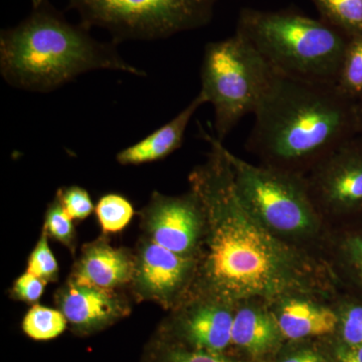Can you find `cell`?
<instances>
[{
    "instance_id": "6da1fadb",
    "label": "cell",
    "mask_w": 362,
    "mask_h": 362,
    "mask_svg": "<svg viewBox=\"0 0 362 362\" xmlns=\"http://www.w3.org/2000/svg\"><path fill=\"white\" fill-rule=\"evenodd\" d=\"M199 130L211 151L189 183L204 209L206 235L188 296L233 305L252 299L272 303L293 294L334 299L341 282L330 262L259 223L240 199L223 142Z\"/></svg>"
},
{
    "instance_id": "e0dca14e",
    "label": "cell",
    "mask_w": 362,
    "mask_h": 362,
    "mask_svg": "<svg viewBox=\"0 0 362 362\" xmlns=\"http://www.w3.org/2000/svg\"><path fill=\"white\" fill-rule=\"evenodd\" d=\"M347 225L329 233V262L340 282L362 296V223L358 221Z\"/></svg>"
},
{
    "instance_id": "30bf717a",
    "label": "cell",
    "mask_w": 362,
    "mask_h": 362,
    "mask_svg": "<svg viewBox=\"0 0 362 362\" xmlns=\"http://www.w3.org/2000/svg\"><path fill=\"white\" fill-rule=\"evenodd\" d=\"M197 261L147 240L135 259L132 279L135 290L140 297L163 306L180 305L194 285Z\"/></svg>"
},
{
    "instance_id": "cb8c5ba5",
    "label": "cell",
    "mask_w": 362,
    "mask_h": 362,
    "mask_svg": "<svg viewBox=\"0 0 362 362\" xmlns=\"http://www.w3.org/2000/svg\"><path fill=\"white\" fill-rule=\"evenodd\" d=\"M45 230L65 246L71 247L73 245L75 235L73 220L66 213L58 199L47 207L45 216Z\"/></svg>"
},
{
    "instance_id": "ffe728a7",
    "label": "cell",
    "mask_w": 362,
    "mask_h": 362,
    "mask_svg": "<svg viewBox=\"0 0 362 362\" xmlns=\"http://www.w3.org/2000/svg\"><path fill=\"white\" fill-rule=\"evenodd\" d=\"M333 305L338 317V341L362 345V296L356 293L338 294Z\"/></svg>"
},
{
    "instance_id": "5b68a950",
    "label": "cell",
    "mask_w": 362,
    "mask_h": 362,
    "mask_svg": "<svg viewBox=\"0 0 362 362\" xmlns=\"http://www.w3.org/2000/svg\"><path fill=\"white\" fill-rule=\"evenodd\" d=\"M223 150L240 199L272 235L313 252L327 244V221L314 204L305 176L255 165Z\"/></svg>"
},
{
    "instance_id": "7402d4cb",
    "label": "cell",
    "mask_w": 362,
    "mask_h": 362,
    "mask_svg": "<svg viewBox=\"0 0 362 362\" xmlns=\"http://www.w3.org/2000/svg\"><path fill=\"white\" fill-rule=\"evenodd\" d=\"M95 211L105 233L121 232L129 225L134 216L132 204L123 195L117 194L103 195L98 202Z\"/></svg>"
},
{
    "instance_id": "d6986e66",
    "label": "cell",
    "mask_w": 362,
    "mask_h": 362,
    "mask_svg": "<svg viewBox=\"0 0 362 362\" xmlns=\"http://www.w3.org/2000/svg\"><path fill=\"white\" fill-rule=\"evenodd\" d=\"M337 87L343 96L356 103L362 99V35L349 37Z\"/></svg>"
},
{
    "instance_id": "83f0119b",
    "label": "cell",
    "mask_w": 362,
    "mask_h": 362,
    "mask_svg": "<svg viewBox=\"0 0 362 362\" xmlns=\"http://www.w3.org/2000/svg\"><path fill=\"white\" fill-rule=\"evenodd\" d=\"M277 362H332L329 357L311 345H297L286 350L277 359Z\"/></svg>"
},
{
    "instance_id": "8992f818",
    "label": "cell",
    "mask_w": 362,
    "mask_h": 362,
    "mask_svg": "<svg viewBox=\"0 0 362 362\" xmlns=\"http://www.w3.org/2000/svg\"><path fill=\"white\" fill-rule=\"evenodd\" d=\"M276 71L240 33L204 47L199 93L214 113V137L232 132L245 116L254 115Z\"/></svg>"
},
{
    "instance_id": "44dd1931",
    "label": "cell",
    "mask_w": 362,
    "mask_h": 362,
    "mask_svg": "<svg viewBox=\"0 0 362 362\" xmlns=\"http://www.w3.org/2000/svg\"><path fill=\"white\" fill-rule=\"evenodd\" d=\"M66 323L61 310L35 305L23 318V330L33 340L47 341L59 337L66 330Z\"/></svg>"
},
{
    "instance_id": "ba28073f",
    "label": "cell",
    "mask_w": 362,
    "mask_h": 362,
    "mask_svg": "<svg viewBox=\"0 0 362 362\" xmlns=\"http://www.w3.org/2000/svg\"><path fill=\"white\" fill-rule=\"evenodd\" d=\"M326 221L342 225L362 218V134L330 152L305 175Z\"/></svg>"
},
{
    "instance_id": "f546056e",
    "label": "cell",
    "mask_w": 362,
    "mask_h": 362,
    "mask_svg": "<svg viewBox=\"0 0 362 362\" xmlns=\"http://www.w3.org/2000/svg\"><path fill=\"white\" fill-rule=\"evenodd\" d=\"M356 108L357 115H358L359 130H361V134H362V99L357 102Z\"/></svg>"
},
{
    "instance_id": "3957f363",
    "label": "cell",
    "mask_w": 362,
    "mask_h": 362,
    "mask_svg": "<svg viewBox=\"0 0 362 362\" xmlns=\"http://www.w3.org/2000/svg\"><path fill=\"white\" fill-rule=\"evenodd\" d=\"M115 42H101L73 25L49 0H33L28 18L0 33V74L16 89L49 93L89 71L146 73L121 57Z\"/></svg>"
},
{
    "instance_id": "484cf974",
    "label": "cell",
    "mask_w": 362,
    "mask_h": 362,
    "mask_svg": "<svg viewBox=\"0 0 362 362\" xmlns=\"http://www.w3.org/2000/svg\"><path fill=\"white\" fill-rule=\"evenodd\" d=\"M57 199L71 220H85L95 209L89 192L77 185L62 188L57 194Z\"/></svg>"
},
{
    "instance_id": "52a82bcc",
    "label": "cell",
    "mask_w": 362,
    "mask_h": 362,
    "mask_svg": "<svg viewBox=\"0 0 362 362\" xmlns=\"http://www.w3.org/2000/svg\"><path fill=\"white\" fill-rule=\"evenodd\" d=\"M216 0H69L90 30L105 28L116 44L128 40L168 39L206 25Z\"/></svg>"
},
{
    "instance_id": "5bb4252c",
    "label": "cell",
    "mask_w": 362,
    "mask_h": 362,
    "mask_svg": "<svg viewBox=\"0 0 362 362\" xmlns=\"http://www.w3.org/2000/svg\"><path fill=\"white\" fill-rule=\"evenodd\" d=\"M284 340L268 302L252 299L235 304L233 346L252 357H263L278 351Z\"/></svg>"
},
{
    "instance_id": "9a60e30c",
    "label": "cell",
    "mask_w": 362,
    "mask_h": 362,
    "mask_svg": "<svg viewBox=\"0 0 362 362\" xmlns=\"http://www.w3.org/2000/svg\"><path fill=\"white\" fill-rule=\"evenodd\" d=\"M206 104L199 93L189 104L160 128L150 133L140 141L121 150L116 160L122 165H142L160 161L182 146L188 124L199 107Z\"/></svg>"
},
{
    "instance_id": "f1b7e54d",
    "label": "cell",
    "mask_w": 362,
    "mask_h": 362,
    "mask_svg": "<svg viewBox=\"0 0 362 362\" xmlns=\"http://www.w3.org/2000/svg\"><path fill=\"white\" fill-rule=\"evenodd\" d=\"M332 362H362V345H349L340 341L331 352Z\"/></svg>"
},
{
    "instance_id": "ac0fdd59",
    "label": "cell",
    "mask_w": 362,
    "mask_h": 362,
    "mask_svg": "<svg viewBox=\"0 0 362 362\" xmlns=\"http://www.w3.org/2000/svg\"><path fill=\"white\" fill-rule=\"evenodd\" d=\"M321 20L351 37L362 35V0H311Z\"/></svg>"
},
{
    "instance_id": "d4e9b609",
    "label": "cell",
    "mask_w": 362,
    "mask_h": 362,
    "mask_svg": "<svg viewBox=\"0 0 362 362\" xmlns=\"http://www.w3.org/2000/svg\"><path fill=\"white\" fill-rule=\"evenodd\" d=\"M156 354L154 362H235L223 354L192 349L187 345H166Z\"/></svg>"
},
{
    "instance_id": "7c38bea8",
    "label": "cell",
    "mask_w": 362,
    "mask_h": 362,
    "mask_svg": "<svg viewBox=\"0 0 362 362\" xmlns=\"http://www.w3.org/2000/svg\"><path fill=\"white\" fill-rule=\"evenodd\" d=\"M269 304L285 340L301 341L337 333L338 317L333 299L293 294Z\"/></svg>"
},
{
    "instance_id": "4316f807",
    "label": "cell",
    "mask_w": 362,
    "mask_h": 362,
    "mask_svg": "<svg viewBox=\"0 0 362 362\" xmlns=\"http://www.w3.org/2000/svg\"><path fill=\"white\" fill-rule=\"evenodd\" d=\"M47 281L37 277L32 273L25 274L16 279L13 286V296L26 303H35L39 301L44 294Z\"/></svg>"
},
{
    "instance_id": "8fae6325",
    "label": "cell",
    "mask_w": 362,
    "mask_h": 362,
    "mask_svg": "<svg viewBox=\"0 0 362 362\" xmlns=\"http://www.w3.org/2000/svg\"><path fill=\"white\" fill-rule=\"evenodd\" d=\"M235 305L204 296H188L180 304L177 329L192 349L223 354L232 345Z\"/></svg>"
},
{
    "instance_id": "277c9868",
    "label": "cell",
    "mask_w": 362,
    "mask_h": 362,
    "mask_svg": "<svg viewBox=\"0 0 362 362\" xmlns=\"http://www.w3.org/2000/svg\"><path fill=\"white\" fill-rule=\"evenodd\" d=\"M287 77L337 85L349 37L327 23L291 11L244 8L237 32Z\"/></svg>"
},
{
    "instance_id": "2e32d148",
    "label": "cell",
    "mask_w": 362,
    "mask_h": 362,
    "mask_svg": "<svg viewBox=\"0 0 362 362\" xmlns=\"http://www.w3.org/2000/svg\"><path fill=\"white\" fill-rule=\"evenodd\" d=\"M135 259L122 249L106 243H95L83 251L71 281L101 289L130 282L134 275Z\"/></svg>"
},
{
    "instance_id": "4fadbf2b",
    "label": "cell",
    "mask_w": 362,
    "mask_h": 362,
    "mask_svg": "<svg viewBox=\"0 0 362 362\" xmlns=\"http://www.w3.org/2000/svg\"><path fill=\"white\" fill-rule=\"evenodd\" d=\"M59 309L68 322L81 332H93L115 322L127 307L113 290L70 281L59 297Z\"/></svg>"
},
{
    "instance_id": "603a6c76",
    "label": "cell",
    "mask_w": 362,
    "mask_h": 362,
    "mask_svg": "<svg viewBox=\"0 0 362 362\" xmlns=\"http://www.w3.org/2000/svg\"><path fill=\"white\" fill-rule=\"evenodd\" d=\"M47 235H49L44 230L37 246L28 258L26 272L45 281H54L58 277L59 265L49 247Z\"/></svg>"
},
{
    "instance_id": "9c48e42d",
    "label": "cell",
    "mask_w": 362,
    "mask_h": 362,
    "mask_svg": "<svg viewBox=\"0 0 362 362\" xmlns=\"http://www.w3.org/2000/svg\"><path fill=\"white\" fill-rule=\"evenodd\" d=\"M144 225L149 240L183 257L199 259L206 218L197 195L190 189L180 197L156 192L144 211Z\"/></svg>"
},
{
    "instance_id": "7a4b0ae2",
    "label": "cell",
    "mask_w": 362,
    "mask_h": 362,
    "mask_svg": "<svg viewBox=\"0 0 362 362\" xmlns=\"http://www.w3.org/2000/svg\"><path fill=\"white\" fill-rule=\"evenodd\" d=\"M254 116L250 151L263 165L302 176L361 134L356 103L343 96L337 85L278 73Z\"/></svg>"
}]
</instances>
